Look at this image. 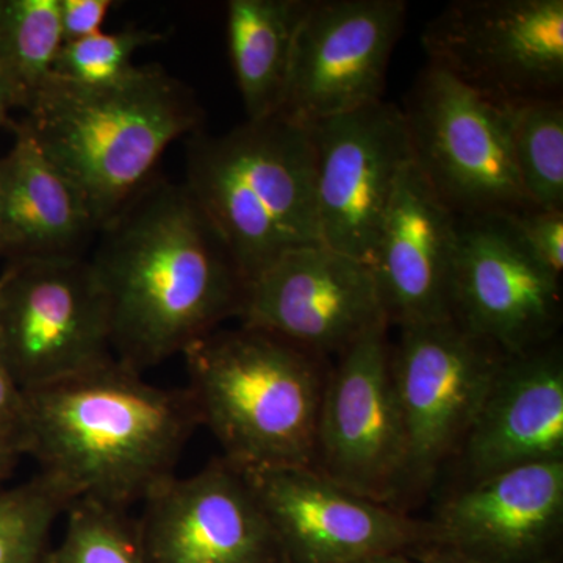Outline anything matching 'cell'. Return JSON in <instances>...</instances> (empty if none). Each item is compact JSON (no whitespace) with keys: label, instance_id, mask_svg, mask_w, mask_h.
Returning <instances> with one entry per match:
<instances>
[{"label":"cell","instance_id":"cell-1","mask_svg":"<svg viewBox=\"0 0 563 563\" xmlns=\"http://www.w3.org/2000/svg\"><path fill=\"white\" fill-rule=\"evenodd\" d=\"M114 358L141 374L239 318L247 284L184 181L154 177L96 235Z\"/></svg>","mask_w":563,"mask_h":563},{"label":"cell","instance_id":"cell-2","mask_svg":"<svg viewBox=\"0 0 563 563\" xmlns=\"http://www.w3.org/2000/svg\"><path fill=\"white\" fill-rule=\"evenodd\" d=\"M24 455L70 499L128 512L174 476L201 420L187 388L113 362L24 391Z\"/></svg>","mask_w":563,"mask_h":563},{"label":"cell","instance_id":"cell-3","mask_svg":"<svg viewBox=\"0 0 563 563\" xmlns=\"http://www.w3.org/2000/svg\"><path fill=\"white\" fill-rule=\"evenodd\" d=\"M24 111L21 124L84 196L99 229L155 176L174 141L203 122L195 92L161 65H136L102 87L52 74Z\"/></svg>","mask_w":563,"mask_h":563},{"label":"cell","instance_id":"cell-4","mask_svg":"<svg viewBox=\"0 0 563 563\" xmlns=\"http://www.w3.org/2000/svg\"><path fill=\"white\" fill-rule=\"evenodd\" d=\"M314 180L312 132L279 114L188 139L184 185L247 284L288 252L321 243Z\"/></svg>","mask_w":563,"mask_h":563},{"label":"cell","instance_id":"cell-5","mask_svg":"<svg viewBox=\"0 0 563 563\" xmlns=\"http://www.w3.org/2000/svg\"><path fill=\"white\" fill-rule=\"evenodd\" d=\"M201 424L240 472L312 466L325 374L320 357L243 328L184 352Z\"/></svg>","mask_w":563,"mask_h":563},{"label":"cell","instance_id":"cell-6","mask_svg":"<svg viewBox=\"0 0 563 563\" xmlns=\"http://www.w3.org/2000/svg\"><path fill=\"white\" fill-rule=\"evenodd\" d=\"M401 110L413 166L455 218L532 209L514 161V106L484 98L428 65Z\"/></svg>","mask_w":563,"mask_h":563},{"label":"cell","instance_id":"cell-7","mask_svg":"<svg viewBox=\"0 0 563 563\" xmlns=\"http://www.w3.org/2000/svg\"><path fill=\"white\" fill-rule=\"evenodd\" d=\"M0 347L24 391L113 362L109 307L90 261L10 263L0 276Z\"/></svg>","mask_w":563,"mask_h":563},{"label":"cell","instance_id":"cell-8","mask_svg":"<svg viewBox=\"0 0 563 563\" xmlns=\"http://www.w3.org/2000/svg\"><path fill=\"white\" fill-rule=\"evenodd\" d=\"M421 44L428 65L492 101L562 98L563 0H455Z\"/></svg>","mask_w":563,"mask_h":563},{"label":"cell","instance_id":"cell-9","mask_svg":"<svg viewBox=\"0 0 563 563\" xmlns=\"http://www.w3.org/2000/svg\"><path fill=\"white\" fill-rule=\"evenodd\" d=\"M387 331L388 322L374 325L325 374L313 468L362 498L393 507L409 485V459Z\"/></svg>","mask_w":563,"mask_h":563},{"label":"cell","instance_id":"cell-10","mask_svg":"<svg viewBox=\"0 0 563 563\" xmlns=\"http://www.w3.org/2000/svg\"><path fill=\"white\" fill-rule=\"evenodd\" d=\"M507 355L453 320L401 328L391 376L401 410L409 485L428 484L461 448Z\"/></svg>","mask_w":563,"mask_h":563},{"label":"cell","instance_id":"cell-11","mask_svg":"<svg viewBox=\"0 0 563 563\" xmlns=\"http://www.w3.org/2000/svg\"><path fill=\"white\" fill-rule=\"evenodd\" d=\"M561 277L526 250L509 217L457 218L451 320L507 357L553 342Z\"/></svg>","mask_w":563,"mask_h":563},{"label":"cell","instance_id":"cell-12","mask_svg":"<svg viewBox=\"0 0 563 563\" xmlns=\"http://www.w3.org/2000/svg\"><path fill=\"white\" fill-rule=\"evenodd\" d=\"M407 10L404 0H310L279 117L309 128L383 101Z\"/></svg>","mask_w":563,"mask_h":563},{"label":"cell","instance_id":"cell-13","mask_svg":"<svg viewBox=\"0 0 563 563\" xmlns=\"http://www.w3.org/2000/svg\"><path fill=\"white\" fill-rule=\"evenodd\" d=\"M309 129L321 243L369 266L393 192L412 163L401 107L383 99Z\"/></svg>","mask_w":563,"mask_h":563},{"label":"cell","instance_id":"cell-14","mask_svg":"<svg viewBox=\"0 0 563 563\" xmlns=\"http://www.w3.org/2000/svg\"><path fill=\"white\" fill-rule=\"evenodd\" d=\"M239 320L317 357L340 355L388 322L372 268L322 243L288 252L252 280Z\"/></svg>","mask_w":563,"mask_h":563},{"label":"cell","instance_id":"cell-15","mask_svg":"<svg viewBox=\"0 0 563 563\" xmlns=\"http://www.w3.org/2000/svg\"><path fill=\"white\" fill-rule=\"evenodd\" d=\"M135 525L146 563H287L246 474L224 459L174 476Z\"/></svg>","mask_w":563,"mask_h":563},{"label":"cell","instance_id":"cell-16","mask_svg":"<svg viewBox=\"0 0 563 563\" xmlns=\"http://www.w3.org/2000/svg\"><path fill=\"white\" fill-rule=\"evenodd\" d=\"M243 473L287 563H355L432 540L431 526L362 498L312 466Z\"/></svg>","mask_w":563,"mask_h":563},{"label":"cell","instance_id":"cell-17","mask_svg":"<svg viewBox=\"0 0 563 563\" xmlns=\"http://www.w3.org/2000/svg\"><path fill=\"white\" fill-rule=\"evenodd\" d=\"M457 218L410 163L385 211L369 268L388 325L451 320Z\"/></svg>","mask_w":563,"mask_h":563},{"label":"cell","instance_id":"cell-18","mask_svg":"<svg viewBox=\"0 0 563 563\" xmlns=\"http://www.w3.org/2000/svg\"><path fill=\"white\" fill-rule=\"evenodd\" d=\"M563 517V461L531 463L473 481L431 526L432 540L483 563H532Z\"/></svg>","mask_w":563,"mask_h":563},{"label":"cell","instance_id":"cell-19","mask_svg":"<svg viewBox=\"0 0 563 563\" xmlns=\"http://www.w3.org/2000/svg\"><path fill=\"white\" fill-rule=\"evenodd\" d=\"M470 483L563 461V362L558 346L506 357L461 444Z\"/></svg>","mask_w":563,"mask_h":563},{"label":"cell","instance_id":"cell-20","mask_svg":"<svg viewBox=\"0 0 563 563\" xmlns=\"http://www.w3.org/2000/svg\"><path fill=\"white\" fill-rule=\"evenodd\" d=\"M0 158V255L10 263L84 257L99 224L80 191L16 122Z\"/></svg>","mask_w":563,"mask_h":563},{"label":"cell","instance_id":"cell-21","mask_svg":"<svg viewBox=\"0 0 563 563\" xmlns=\"http://www.w3.org/2000/svg\"><path fill=\"white\" fill-rule=\"evenodd\" d=\"M310 0L228 2L229 57L246 121L276 117L284 106L296 32Z\"/></svg>","mask_w":563,"mask_h":563},{"label":"cell","instance_id":"cell-22","mask_svg":"<svg viewBox=\"0 0 563 563\" xmlns=\"http://www.w3.org/2000/svg\"><path fill=\"white\" fill-rule=\"evenodd\" d=\"M63 46L58 0H0V74L27 109Z\"/></svg>","mask_w":563,"mask_h":563},{"label":"cell","instance_id":"cell-23","mask_svg":"<svg viewBox=\"0 0 563 563\" xmlns=\"http://www.w3.org/2000/svg\"><path fill=\"white\" fill-rule=\"evenodd\" d=\"M512 151L528 201L536 209L563 210L562 98L514 106Z\"/></svg>","mask_w":563,"mask_h":563},{"label":"cell","instance_id":"cell-24","mask_svg":"<svg viewBox=\"0 0 563 563\" xmlns=\"http://www.w3.org/2000/svg\"><path fill=\"white\" fill-rule=\"evenodd\" d=\"M70 499L43 474L0 492V563H41Z\"/></svg>","mask_w":563,"mask_h":563},{"label":"cell","instance_id":"cell-25","mask_svg":"<svg viewBox=\"0 0 563 563\" xmlns=\"http://www.w3.org/2000/svg\"><path fill=\"white\" fill-rule=\"evenodd\" d=\"M41 563H146L128 512L76 501L66 510L60 542Z\"/></svg>","mask_w":563,"mask_h":563},{"label":"cell","instance_id":"cell-26","mask_svg":"<svg viewBox=\"0 0 563 563\" xmlns=\"http://www.w3.org/2000/svg\"><path fill=\"white\" fill-rule=\"evenodd\" d=\"M161 40L162 33L141 27L95 33L63 44L52 74L85 87L114 84L135 68L132 60L136 52Z\"/></svg>","mask_w":563,"mask_h":563},{"label":"cell","instance_id":"cell-27","mask_svg":"<svg viewBox=\"0 0 563 563\" xmlns=\"http://www.w3.org/2000/svg\"><path fill=\"white\" fill-rule=\"evenodd\" d=\"M515 231L526 250L548 272L562 277L563 273V210L526 209L509 214Z\"/></svg>","mask_w":563,"mask_h":563},{"label":"cell","instance_id":"cell-28","mask_svg":"<svg viewBox=\"0 0 563 563\" xmlns=\"http://www.w3.org/2000/svg\"><path fill=\"white\" fill-rule=\"evenodd\" d=\"M113 0H58L63 44L102 32Z\"/></svg>","mask_w":563,"mask_h":563},{"label":"cell","instance_id":"cell-29","mask_svg":"<svg viewBox=\"0 0 563 563\" xmlns=\"http://www.w3.org/2000/svg\"><path fill=\"white\" fill-rule=\"evenodd\" d=\"M25 396L11 373L9 362L0 347V435L21 442L24 428Z\"/></svg>","mask_w":563,"mask_h":563},{"label":"cell","instance_id":"cell-30","mask_svg":"<svg viewBox=\"0 0 563 563\" xmlns=\"http://www.w3.org/2000/svg\"><path fill=\"white\" fill-rule=\"evenodd\" d=\"M24 457L21 442L13 437L0 435V481L9 479Z\"/></svg>","mask_w":563,"mask_h":563},{"label":"cell","instance_id":"cell-31","mask_svg":"<svg viewBox=\"0 0 563 563\" xmlns=\"http://www.w3.org/2000/svg\"><path fill=\"white\" fill-rule=\"evenodd\" d=\"M21 109L16 92L10 87L9 81L0 74V128H9L13 131L16 122L11 118V111Z\"/></svg>","mask_w":563,"mask_h":563},{"label":"cell","instance_id":"cell-32","mask_svg":"<svg viewBox=\"0 0 563 563\" xmlns=\"http://www.w3.org/2000/svg\"><path fill=\"white\" fill-rule=\"evenodd\" d=\"M422 563H483L476 559L468 558V555L459 553V551L450 550V548H440V550L432 551L424 558Z\"/></svg>","mask_w":563,"mask_h":563},{"label":"cell","instance_id":"cell-33","mask_svg":"<svg viewBox=\"0 0 563 563\" xmlns=\"http://www.w3.org/2000/svg\"><path fill=\"white\" fill-rule=\"evenodd\" d=\"M355 563H413L407 558L406 553H385L372 555V558L362 559Z\"/></svg>","mask_w":563,"mask_h":563}]
</instances>
